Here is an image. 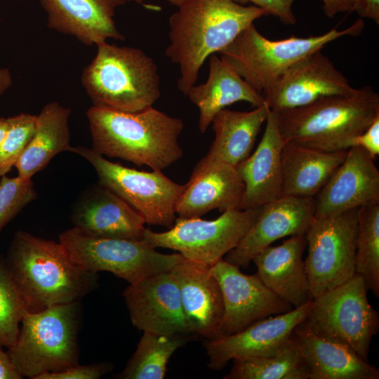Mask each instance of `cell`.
I'll return each instance as SVG.
<instances>
[{"label":"cell","mask_w":379,"mask_h":379,"mask_svg":"<svg viewBox=\"0 0 379 379\" xmlns=\"http://www.w3.org/2000/svg\"><path fill=\"white\" fill-rule=\"evenodd\" d=\"M263 8L232 0H187L169 18L165 55L180 67L178 88L186 95L205 60L262 16Z\"/></svg>","instance_id":"obj_1"},{"label":"cell","mask_w":379,"mask_h":379,"mask_svg":"<svg viewBox=\"0 0 379 379\" xmlns=\"http://www.w3.org/2000/svg\"><path fill=\"white\" fill-rule=\"evenodd\" d=\"M6 266L29 312L80 302L98 286V273L80 267L58 241L17 232Z\"/></svg>","instance_id":"obj_2"},{"label":"cell","mask_w":379,"mask_h":379,"mask_svg":"<svg viewBox=\"0 0 379 379\" xmlns=\"http://www.w3.org/2000/svg\"><path fill=\"white\" fill-rule=\"evenodd\" d=\"M92 149L154 171H162L183 157L178 138L184 124L151 107L124 112L91 106L86 112Z\"/></svg>","instance_id":"obj_3"},{"label":"cell","mask_w":379,"mask_h":379,"mask_svg":"<svg viewBox=\"0 0 379 379\" xmlns=\"http://www.w3.org/2000/svg\"><path fill=\"white\" fill-rule=\"evenodd\" d=\"M277 113L285 142L324 152L347 151L379 117V95L365 86L350 94L323 97Z\"/></svg>","instance_id":"obj_4"},{"label":"cell","mask_w":379,"mask_h":379,"mask_svg":"<svg viewBox=\"0 0 379 379\" xmlns=\"http://www.w3.org/2000/svg\"><path fill=\"white\" fill-rule=\"evenodd\" d=\"M83 69L81 81L93 106L138 112L161 96V80L154 60L142 50L107 41Z\"/></svg>","instance_id":"obj_5"},{"label":"cell","mask_w":379,"mask_h":379,"mask_svg":"<svg viewBox=\"0 0 379 379\" xmlns=\"http://www.w3.org/2000/svg\"><path fill=\"white\" fill-rule=\"evenodd\" d=\"M81 314L80 302L24 314L17 340L6 352L22 378L36 379L79 364Z\"/></svg>","instance_id":"obj_6"},{"label":"cell","mask_w":379,"mask_h":379,"mask_svg":"<svg viewBox=\"0 0 379 379\" xmlns=\"http://www.w3.org/2000/svg\"><path fill=\"white\" fill-rule=\"evenodd\" d=\"M364 29V22L359 19L343 30L333 28L318 36L292 35L281 40H270L252 24L218 53L241 77L262 94L298 61L339 38L357 36Z\"/></svg>","instance_id":"obj_7"},{"label":"cell","mask_w":379,"mask_h":379,"mask_svg":"<svg viewBox=\"0 0 379 379\" xmlns=\"http://www.w3.org/2000/svg\"><path fill=\"white\" fill-rule=\"evenodd\" d=\"M364 278L356 274L343 284L318 296L302 324L319 336L350 347L368 361L379 314L369 303Z\"/></svg>","instance_id":"obj_8"},{"label":"cell","mask_w":379,"mask_h":379,"mask_svg":"<svg viewBox=\"0 0 379 379\" xmlns=\"http://www.w3.org/2000/svg\"><path fill=\"white\" fill-rule=\"evenodd\" d=\"M59 242L80 267L111 272L129 284L170 272L186 260L180 253H161L142 239L95 237L74 227L60 234Z\"/></svg>","instance_id":"obj_9"},{"label":"cell","mask_w":379,"mask_h":379,"mask_svg":"<svg viewBox=\"0 0 379 379\" xmlns=\"http://www.w3.org/2000/svg\"><path fill=\"white\" fill-rule=\"evenodd\" d=\"M69 152L84 158L95 170L98 183L133 208L146 224L171 228L175 206L185 187L166 177L162 171H138L112 162L92 148L71 147Z\"/></svg>","instance_id":"obj_10"},{"label":"cell","mask_w":379,"mask_h":379,"mask_svg":"<svg viewBox=\"0 0 379 379\" xmlns=\"http://www.w3.org/2000/svg\"><path fill=\"white\" fill-rule=\"evenodd\" d=\"M359 208L314 218L305 232L308 254L304 262L312 300L356 274Z\"/></svg>","instance_id":"obj_11"},{"label":"cell","mask_w":379,"mask_h":379,"mask_svg":"<svg viewBox=\"0 0 379 379\" xmlns=\"http://www.w3.org/2000/svg\"><path fill=\"white\" fill-rule=\"evenodd\" d=\"M260 211L261 207L227 210L212 220L179 217L166 232L145 228L142 240L154 248L172 249L187 260L211 266L239 244Z\"/></svg>","instance_id":"obj_12"},{"label":"cell","mask_w":379,"mask_h":379,"mask_svg":"<svg viewBox=\"0 0 379 379\" xmlns=\"http://www.w3.org/2000/svg\"><path fill=\"white\" fill-rule=\"evenodd\" d=\"M239 268L223 258L209 268L220 285L223 299L221 336L237 333L257 320L294 308L268 288L257 274L247 275Z\"/></svg>","instance_id":"obj_13"},{"label":"cell","mask_w":379,"mask_h":379,"mask_svg":"<svg viewBox=\"0 0 379 379\" xmlns=\"http://www.w3.org/2000/svg\"><path fill=\"white\" fill-rule=\"evenodd\" d=\"M321 50L298 61L262 93L270 110L279 112L308 105L319 98L355 91Z\"/></svg>","instance_id":"obj_14"},{"label":"cell","mask_w":379,"mask_h":379,"mask_svg":"<svg viewBox=\"0 0 379 379\" xmlns=\"http://www.w3.org/2000/svg\"><path fill=\"white\" fill-rule=\"evenodd\" d=\"M312 301L291 310L257 320L244 329L204 345L213 370L225 368L231 360L267 357L283 350L292 340L295 328L306 318Z\"/></svg>","instance_id":"obj_15"},{"label":"cell","mask_w":379,"mask_h":379,"mask_svg":"<svg viewBox=\"0 0 379 379\" xmlns=\"http://www.w3.org/2000/svg\"><path fill=\"white\" fill-rule=\"evenodd\" d=\"M123 296L131 322L138 330L166 335H192L171 271L129 284Z\"/></svg>","instance_id":"obj_16"},{"label":"cell","mask_w":379,"mask_h":379,"mask_svg":"<svg viewBox=\"0 0 379 379\" xmlns=\"http://www.w3.org/2000/svg\"><path fill=\"white\" fill-rule=\"evenodd\" d=\"M314 219V197L281 196L261 207L255 222L224 260L246 268L257 253L274 241L305 234Z\"/></svg>","instance_id":"obj_17"},{"label":"cell","mask_w":379,"mask_h":379,"mask_svg":"<svg viewBox=\"0 0 379 379\" xmlns=\"http://www.w3.org/2000/svg\"><path fill=\"white\" fill-rule=\"evenodd\" d=\"M369 154L359 147L345 158L314 197V218L340 213L379 203V171Z\"/></svg>","instance_id":"obj_18"},{"label":"cell","mask_w":379,"mask_h":379,"mask_svg":"<svg viewBox=\"0 0 379 379\" xmlns=\"http://www.w3.org/2000/svg\"><path fill=\"white\" fill-rule=\"evenodd\" d=\"M70 218L74 227L95 237L141 240L145 230L143 218L99 183L81 193L72 206Z\"/></svg>","instance_id":"obj_19"},{"label":"cell","mask_w":379,"mask_h":379,"mask_svg":"<svg viewBox=\"0 0 379 379\" xmlns=\"http://www.w3.org/2000/svg\"><path fill=\"white\" fill-rule=\"evenodd\" d=\"M244 184L235 166L203 157L195 166L177 201L176 214L200 218L211 210L239 209Z\"/></svg>","instance_id":"obj_20"},{"label":"cell","mask_w":379,"mask_h":379,"mask_svg":"<svg viewBox=\"0 0 379 379\" xmlns=\"http://www.w3.org/2000/svg\"><path fill=\"white\" fill-rule=\"evenodd\" d=\"M210 266L185 260L171 270L179 288L183 312L192 335L214 340L221 336L224 303Z\"/></svg>","instance_id":"obj_21"},{"label":"cell","mask_w":379,"mask_h":379,"mask_svg":"<svg viewBox=\"0 0 379 379\" xmlns=\"http://www.w3.org/2000/svg\"><path fill=\"white\" fill-rule=\"evenodd\" d=\"M47 15V26L70 35L86 46L125 36L114 22L116 10L124 0H39Z\"/></svg>","instance_id":"obj_22"},{"label":"cell","mask_w":379,"mask_h":379,"mask_svg":"<svg viewBox=\"0 0 379 379\" xmlns=\"http://www.w3.org/2000/svg\"><path fill=\"white\" fill-rule=\"evenodd\" d=\"M264 134L252 154L236 167L244 184L239 210L257 208L282 196L281 152L285 144L278 113L270 110Z\"/></svg>","instance_id":"obj_23"},{"label":"cell","mask_w":379,"mask_h":379,"mask_svg":"<svg viewBox=\"0 0 379 379\" xmlns=\"http://www.w3.org/2000/svg\"><path fill=\"white\" fill-rule=\"evenodd\" d=\"M306 246L305 234L293 235L279 246L265 248L252 260L265 285L294 308L312 300L302 260Z\"/></svg>","instance_id":"obj_24"},{"label":"cell","mask_w":379,"mask_h":379,"mask_svg":"<svg viewBox=\"0 0 379 379\" xmlns=\"http://www.w3.org/2000/svg\"><path fill=\"white\" fill-rule=\"evenodd\" d=\"M293 334L309 379L379 378V370L346 345L319 336L302 323Z\"/></svg>","instance_id":"obj_25"},{"label":"cell","mask_w":379,"mask_h":379,"mask_svg":"<svg viewBox=\"0 0 379 379\" xmlns=\"http://www.w3.org/2000/svg\"><path fill=\"white\" fill-rule=\"evenodd\" d=\"M186 96L199 109V128L201 133L206 131L219 111L234 102L245 101L255 107L265 103L262 94L216 54L209 57V73L206 82L191 86Z\"/></svg>","instance_id":"obj_26"},{"label":"cell","mask_w":379,"mask_h":379,"mask_svg":"<svg viewBox=\"0 0 379 379\" xmlns=\"http://www.w3.org/2000/svg\"><path fill=\"white\" fill-rule=\"evenodd\" d=\"M347 151L324 152L285 142L282 196L314 197L343 161Z\"/></svg>","instance_id":"obj_27"},{"label":"cell","mask_w":379,"mask_h":379,"mask_svg":"<svg viewBox=\"0 0 379 379\" xmlns=\"http://www.w3.org/2000/svg\"><path fill=\"white\" fill-rule=\"evenodd\" d=\"M270 111L266 103L251 111H219L211 124L215 138L205 157L237 166L251 154Z\"/></svg>","instance_id":"obj_28"},{"label":"cell","mask_w":379,"mask_h":379,"mask_svg":"<svg viewBox=\"0 0 379 379\" xmlns=\"http://www.w3.org/2000/svg\"><path fill=\"white\" fill-rule=\"evenodd\" d=\"M71 109L57 102L46 105L36 115L34 135L15 164L18 175L29 180L57 154L69 151Z\"/></svg>","instance_id":"obj_29"},{"label":"cell","mask_w":379,"mask_h":379,"mask_svg":"<svg viewBox=\"0 0 379 379\" xmlns=\"http://www.w3.org/2000/svg\"><path fill=\"white\" fill-rule=\"evenodd\" d=\"M186 335H166L144 332L136 350L121 372L119 379H163L171 356L188 340Z\"/></svg>","instance_id":"obj_30"},{"label":"cell","mask_w":379,"mask_h":379,"mask_svg":"<svg viewBox=\"0 0 379 379\" xmlns=\"http://www.w3.org/2000/svg\"><path fill=\"white\" fill-rule=\"evenodd\" d=\"M232 361V367L224 379H309L294 334L291 342L275 354Z\"/></svg>","instance_id":"obj_31"},{"label":"cell","mask_w":379,"mask_h":379,"mask_svg":"<svg viewBox=\"0 0 379 379\" xmlns=\"http://www.w3.org/2000/svg\"><path fill=\"white\" fill-rule=\"evenodd\" d=\"M355 270L364 278L367 289L378 298L379 203L359 208Z\"/></svg>","instance_id":"obj_32"},{"label":"cell","mask_w":379,"mask_h":379,"mask_svg":"<svg viewBox=\"0 0 379 379\" xmlns=\"http://www.w3.org/2000/svg\"><path fill=\"white\" fill-rule=\"evenodd\" d=\"M27 312L5 260L0 257V347L8 349L15 343Z\"/></svg>","instance_id":"obj_33"},{"label":"cell","mask_w":379,"mask_h":379,"mask_svg":"<svg viewBox=\"0 0 379 379\" xmlns=\"http://www.w3.org/2000/svg\"><path fill=\"white\" fill-rule=\"evenodd\" d=\"M36 115L22 113L7 118L8 129L0 145V178L6 175L22 154L35 130Z\"/></svg>","instance_id":"obj_34"},{"label":"cell","mask_w":379,"mask_h":379,"mask_svg":"<svg viewBox=\"0 0 379 379\" xmlns=\"http://www.w3.org/2000/svg\"><path fill=\"white\" fill-rule=\"evenodd\" d=\"M37 197L32 180L6 175L0 180V232Z\"/></svg>","instance_id":"obj_35"},{"label":"cell","mask_w":379,"mask_h":379,"mask_svg":"<svg viewBox=\"0 0 379 379\" xmlns=\"http://www.w3.org/2000/svg\"><path fill=\"white\" fill-rule=\"evenodd\" d=\"M111 370L112 365L106 362L78 364L59 372L43 373L36 379H98Z\"/></svg>","instance_id":"obj_36"},{"label":"cell","mask_w":379,"mask_h":379,"mask_svg":"<svg viewBox=\"0 0 379 379\" xmlns=\"http://www.w3.org/2000/svg\"><path fill=\"white\" fill-rule=\"evenodd\" d=\"M244 5L251 2L258 7L266 10L269 15L277 17L285 25H294L296 18L293 11V4L296 0H232Z\"/></svg>","instance_id":"obj_37"},{"label":"cell","mask_w":379,"mask_h":379,"mask_svg":"<svg viewBox=\"0 0 379 379\" xmlns=\"http://www.w3.org/2000/svg\"><path fill=\"white\" fill-rule=\"evenodd\" d=\"M359 147L375 159L379 154V117L352 140V147Z\"/></svg>","instance_id":"obj_38"},{"label":"cell","mask_w":379,"mask_h":379,"mask_svg":"<svg viewBox=\"0 0 379 379\" xmlns=\"http://www.w3.org/2000/svg\"><path fill=\"white\" fill-rule=\"evenodd\" d=\"M352 11L379 25V0H350Z\"/></svg>","instance_id":"obj_39"},{"label":"cell","mask_w":379,"mask_h":379,"mask_svg":"<svg viewBox=\"0 0 379 379\" xmlns=\"http://www.w3.org/2000/svg\"><path fill=\"white\" fill-rule=\"evenodd\" d=\"M324 13L330 18H333L340 13L352 12L350 0H321Z\"/></svg>","instance_id":"obj_40"},{"label":"cell","mask_w":379,"mask_h":379,"mask_svg":"<svg viewBox=\"0 0 379 379\" xmlns=\"http://www.w3.org/2000/svg\"><path fill=\"white\" fill-rule=\"evenodd\" d=\"M6 352L0 347V379H21Z\"/></svg>","instance_id":"obj_41"},{"label":"cell","mask_w":379,"mask_h":379,"mask_svg":"<svg viewBox=\"0 0 379 379\" xmlns=\"http://www.w3.org/2000/svg\"><path fill=\"white\" fill-rule=\"evenodd\" d=\"M13 79L8 69H0V96H1L12 85Z\"/></svg>","instance_id":"obj_42"},{"label":"cell","mask_w":379,"mask_h":379,"mask_svg":"<svg viewBox=\"0 0 379 379\" xmlns=\"http://www.w3.org/2000/svg\"><path fill=\"white\" fill-rule=\"evenodd\" d=\"M8 126L7 118L0 117V145L6 133Z\"/></svg>","instance_id":"obj_43"},{"label":"cell","mask_w":379,"mask_h":379,"mask_svg":"<svg viewBox=\"0 0 379 379\" xmlns=\"http://www.w3.org/2000/svg\"><path fill=\"white\" fill-rule=\"evenodd\" d=\"M124 1H125L126 2V1H135V2L138 3V4H142L145 0H124ZM166 1L168 3H170L171 4L178 7L187 0H166Z\"/></svg>","instance_id":"obj_44"}]
</instances>
